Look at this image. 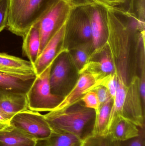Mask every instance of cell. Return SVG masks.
Masks as SVG:
<instances>
[{
  "instance_id": "1",
  "label": "cell",
  "mask_w": 145,
  "mask_h": 146,
  "mask_svg": "<svg viewBox=\"0 0 145 146\" xmlns=\"http://www.w3.org/2000/svg\"><path fill=\"white\" fill-rule=\"evenodd\" d=\"M135 33L125 24L113 26L109 29L106 43L109 44L110 54L117 80V89L113 102L111 118L122 117L129 88V65L130 40Z\"/></svg>"
},
{
  "instance_id": "2",
  "label": "cell",
  "mask_w": 145,
  "mask_h": 146,
  "mask_svg": "<svg viewBox=\"0 0 145 146\" xmlns=\"http://www.w3.org/2000/svg\"><path fill=\"white\" fill-rule=\"evenodd\" d=\"M96 113L78 102L64 110L44 115L54 132L74 135L83 141L94 135Z\"/></svg>"
},
{
  "instance_id": "3",
  "label": "cell",
  "mask_w": 145,
  "mask_h": 146,
  "mask_svg": "<svg viewBox=\"0 0 145 146\" xmlns=\"http://www.w3.org/2000/svg\"><path fill=\"white\" fill-rule=\"evenodd\" d=\"M57 0H9L7 27L23 37Z\"/></svg>"
},
{
  "instance_id": "4",
  "label": "cell",
  "mask_w": 145,
  "mask_h": 146,
  "mask_svg": "<svg viewBox=\"0 0 145 146\" xmlns=\"http://www.w3.org/2000/svg\"><path fill=\"white\" fill-rule=\"evenodd\" d=\"M52 64L36 76L26 93L28 110H30L37 112L52 111L64 98L62 95L54 94L51 92L49 75Z\"/></svg>"
},
{
  "instance_id": "5",
  "label": "cell",
  "mask_w": 145,
  "mask_h": 146,
  "mask_svg": "<svg viewBox=\"0 0 145 146\" xmlns=\"http://www.w3.org/2000/svg\"><path fill=\"white\" fill-rule=\"evenodd\" d=\"M10 123L11 127L37 141L46 140L54 133L44 115L29 110L16 114Z\"/></svg>"
},
{
  "instance_id": "6",
  "label": "cell",
  "mask_w": 145,
  "mask_h": 146,
  "mask_svg": "<svg viewBox=\"0 0 145 146\" xmlns=\"http://www.w3.org/2000/svg\"><path fill=\"white\" fill-rule=\"evenodd\" d=\"M72 8L63 0H57L37 22L41 39L39 55L51 38L65 24Z\"/></svg>"
},
{
  "instance_id": "7",
  "label": "cell",
  "mask_w": 145,
  "mask_h": 146,
  "mask_svg": "<svg viewBox=\"0 0 145 146\" xmlns=\"http://www.w3.org/2000/svg\"><path fill=\"white\" fill-rule=\"evenodd\" d=\"M84 7L90 21L92 46L94 51H98L102 44L106 42L108 36L107 6L95 3Z\"/></svg>"
},
{
  "instance_id": "8",
  "label": "cell",
  "mask_w": 145,
  "mask_h": 146,
  "mask_svg": "<svg viewBox=\"0 0 145 146\" xmlns=\"http://www.w3.org/2000/svg\"><path fill=\"white\" fill-rule=\"evenodd\" d=\"M70 36L83 43L91 42V25L84 6L73 8L71 11L66 23L65 37Z\"/></svg>"
},
{
  "instance_id": "9",
  "label": "cell",
  "mask_w": 145,
  "mask_h": 146,
  "mask_svg": "<svg viewBox=\"0 0 145 146\" xmlns=\"http://www.w3.org/2000/svg\"><path fill=\"white\" fill-rule=\"evenodd\" d=\"M80 73V76L74 87L64 97L61 103L53 110H64L78 102L85 94L96 86L98 80L102 77L99 74L87 69H82Z\"/></svg>"
},
{
  "instance_id": "10",
  "label": "cell",
  "mask_w": 145,
  "mask_h": 146,
  "mask_svg": "<svg viewBox=\"0 0 145 146\" xmlns=\"http://www.w3.org/2000/svg\"><path fill=\"white\" fill-rule=\"evenodd\" d=\"M65 31L66 23L51 38L39 55L33 66L37 76L40 75L48 68L60 54L68 50L61 46V43L64 40Z\"/></svg>"
},
{
  "instance_id": "11",
  "label": "cell",
  "mask_w": 145,
  "mask_h": 146,
  "mask_svg": "<svg viewBox=\"0 0 145 146\" xmlns=\"http://www.w3.org/2000/svg\"><path fill=\"white\" fill-rule=\"evenodd\" d=\"M28 110L25 94L14 92H0V112L9 120L21 111Z\"/></svg>"
},
{
  "instance_id": "12",
  "label": "cell",
  "mask_w": 145,
  "mask_h": 146,
  "mask_svg": "<svg viewBox=\"0 0 145 146\" xmlns=\"http://www.w3.org/2000/svg\"><path fill=\"white\" fill-rule=\"evenodd\" d=\"M67 51H64L60 54L51 66L49 84L51 92L54 94L60 95L62 86L69 74L70 64L65 54Z\"/></svg>"
},
{
  "instance_id": "13",
  "label": "cell",
  "mask_w": 145,
  "mask_h": 146,
  "mask_svg": "<svg viewBox=\"0 0 145 146\" xmlns=\"http://www.w3.org/2000/svg\"><path fill=\"white\" fill-rule=\"evenodd\" d=\"M37 76L19 75L0 71V92H14L26 94Z\"/></svg>"
},
{
  "instance_id": "14",
  "label": "cell",
  "mask_w": 145,
  "mask_h": 146,
  "mask_svg": "<svg viewBox=\"0 0 145 146\" xmlns=\"http://www.w3.org/2000/svg\"><path fill=\"white\" fill-rule=\"evenodd\" d=\"M140 129L134 123L121 116L113 118L109 125L108 133L115 140L124 142L138 136Z\"/></svg>"
},
{
  "instance_id": "15",
  "label": "cell",
  "mask_w": 145,
  "mask_h": 146,
  "mask_svg": "<svg viewBox=\"0 0 145 146\" xmlns=\"http://www.w3.org/2000/svg\"><path fill=\"white\" fill-rule=\"evenodd\" d=\"M0 71L19 75L35 74L34 66L30 61L5 53H0Z\"/></svg>"
},
{
  "instance_id": "16",
  "label": "cell",
  "mask_w": 145,
  "mask_h": 146,
  "mask_svg": "<svg viewBox=\"0 0 145 146\" xmlns=\"http://www.w3.org/2000/svg\"><path fill=\"white\" fill-rule=\"evenodd\" d=\"M22 51L34 66L39 56L41 39L37 23L32 26L23 37Z\"/></svg>"
},
{
  "instance_id": "17",
  "label": "cell",
  "mask_w": 145,
  "mask_h": 146,
  "mask_svg": "<svg viewBox=\"0 0 145 146\" xmlns=\"http://www.w3.org/2000/svg\"><path fill=\"white\" fill-rule=\"evenodd\" d=\"M37 142L12 127L0 131V146H16Z\"/></svg>"
},
{
  "instance_id": "18",
  "label": "cell",
  "mask_w": 145,
  "mask_h": 146,
  "mask_svg": "<svg viewBox=\"0 0 145 146\" xmlns=\"http://www.w3.org/2000/svg\"><path fill=\"white\" fill-rule=\"evenodd\" d=\"M112 105L113 100L110 98L100 107L96 112L94 135H105L108 134Z\"/></svg>"
},
{
  "instance_id": "19",
  "label": "cell",
  "mask_w": 145,
  "mask_h": 146,
  "mask_svg": "<svg viewBox=\"0 0 145 146\" xmlns=\"http://www.w3.org/2000/svg\"><path fill=\"white\" fill-rule=\"evenodd\" d=\"M43 141L42 146H81L83 141L71 134L54 132L49 139Z\"/></svg>"
},
{
  "instance_id": "20",
  "label": "cell",
  "mask_w": 145,
  "mask_h": 146,
  "mask_svg": "<svg viewBox=\"0 0 145 146\" xmlns=\"http://www.w3.org/2000/svg\"><path fill=\"white\" fill-rule=\"evenodd\" d=\"M92 66L98 69L97 73L105 76L114 72V66L110 52L105 51L102 54L98 61L93 62Z\"/></svg>"
},
{
  "instance_id": "21",
  "label": "cell",
  "mask_w": 145,
  "mask_h": 146,
  "mask_svg": "<svg viewBox=\"0 0 145 146\" xmlns=\"http://www.w3.org/2000/svg\"><path fill=\"white\" fill-rule=\"evenodd\" d=\"M75 49L73 56V61L75 66L79 72L87 64L88 59L89 51L92 42H84Z\"/></svg>"
},
{
  "instance_id": "22",
  "label": "cell",
  "mask_w": 145,
  "mask_h": 146,
  "mask_svg": "<svg viewBox=\"0 0 145 146\" xmlns=\"http://www.w3.org/2000/svg\"><path fill=\"white\" fill-rule=\"evenodd\" d=\"M81 146H121V143L108 134L105 135H92L85 140Z\"/></svg>"
},
{
  "instance_id": "23",
  "label": "cell",
  "mask_w": 145,
  "mask_h": 146,
  "mask_svg": "<svg viewBox=\"0 0 145 146\" xmlns=\"http://www.w3.org/2000/svg\"><path fill=\"white\" fill-rule=\"evenodd\" d=\"M99 86L104 87L108 90L113 102L115 98L117 86V78L115 72L100 78L96 87Z\"/></svg>"
},
{
  "instance_id": "24",
  "label": "cell",
  "mask_w": 145,
  "mask_h": 146,
  "mask_svg": "<svg viewBox=\"0 0 145 146\" xmlns=\"http://www.w3.org/2000/svg\"><path fill=\"white\" fill-rule=\"evenodd\" d=\"M128 10L133 12L141 21L145 22V0H129Z\"/></svg>"
},
{
  "instance_id": "25",
  "label": "cell",
  "mask_w": 145,
  "mask_h": 146,
  "mask_svg": "<svg viewBox=\"0 0 145 146\" xmlns=\"http://www.w3.org/2000/svg\"><path fill=\"white\" fill-rule=\"evenodd\" d=\"M81 99L87 108L94 110L96 112L99 109V102L96 92L94 91L87 92L83 95Z\"/></svg>"
},
{
  "instance_id": "26",
  "label": "cell",
  "mask_w": 145,
  "mask_h": 146,
  "mask_svg": "<svg viewBox=\"0 0 145 146\" xmlns=\"http://www.w3.org/2000/svg\"><path fill=\"white\" fill-rule=\"evenodd\" d=\"M145 48L143 46L142 50H141V78L139 79V92L142 101L143 108L145 110Z\"/></svg>"
},
{
  "instance_id": "27",
  "label": "cell",
  "mask_w": 145,
  "mask_h": 146,
  "mask_svg": "<svg viewBox=\"0 0 145 146\" xmlns=\"http://www.w3.org/2000/svg\"><path fill=\"white\" fill-rule=\"evenodd\" d=\"M9 0L0 2V32L7 27L8 18Z\"/></svg>"
},
{
  "instance_id": "28",
  "label": "cell",
  "mask_w": 145,
  "mask_h": 146,
  "mask_svg": "<svg viewBox=\"0 0 145 146\" xmlns=\"http://www.w3.org/2000/svg\"><path fill=\"white\" fill-rule=\"evenodd\" d=\"M139 129L138 136L129 140L121 142V146H145V128Z\"/></svg>"
},
{
  "instance_id": "29",
  "label": "cell",
  "mask_w": 145,
  "mask_h": 146,
  "mask_svg": "<svg viewBox=\"0 0 145 146\" xmlns=\"http://www.w3.org/2000/svg\"><path fill=\"white\" fill-rule=\"evenodd\" d=\"M92 91H94L98 96L99 102V109L104 103H105L110 98H111L109 91L104 87L100 86H97L94 87Z\"/></svg>"
},
{
  "instance_id": "30",
  "label": "cell",
  "mask_w": 145,
  "mask_h": 146,
  "mask_svg": "<svg viewBox=\"0 0 145 146\" xmlns=\"http://www.w3.org/2000/svg\"><path fill=\"white\" fill-rule=\"evenodd\" d=\"M72 8L87 6L96 3L94 0H63Z\"/></svg>"
},
{
  "instance_id": "31",
  "label": "cell",
  "mask_w": 145,
  "mask_h": 146,
  "mask_svg": "<svg viewBox=\"0 0 145 146\" xmlns=\"http://www.w3.org/2000/svg\"><path fill=\"white\" fill-rule=\"evenodd\" d=\"M10 121L0 112V131L7 129L11 127Z\"/></svg>"
},
{
  "instance_id": "32",
  "label": "cell",
  "mask_w": 145,
  "mask_h": 146,
  "mask_svg": "<svg viewBox=\"0 0 145 146\" xmlns=\"http://www.w3.org/2000/svg\"><path fill=\"white\" fill-rule=\"evenodd\" d=\"M96 3H99L107 7H118L120 6L119 0H94Z\"/></svg>"
},
{
  "instance_id": "33",
  "label": "cell",
  "mask_w": 145,
  "mask_h": 146,
  "mask_svg": "<svg viewBox=\"0 0 145 146\" xmlns=\"http://www.w3.org/2000/svg\"><path fill=\"white\" fill-rule=\"evenodd\" d=\"M119 1L120 5H121L122 4H125V3H128V2H129V0H119Z\"/></svg>"
},
{
  "instance_id": "34",
  "label": "cell",
  "mask_w": 145,
  "mask_h": 146,
  "mask_svg": "<svg viewBox=\"0 0 145 146\" xmlns=\"http://www.w3.org/2000/svg\"><path fill=\"white\" fill-rule=\"evenodd\" d=\"M37 145V143H34V144H28V145H21L16 146H36Z\"/></svg>"
},
{
  "instance_id": "35",
  "label": "cell",
  "mask_w": 145,
  "mask_h": 146,
  "mask_svg": "<svg viewBox=\"0 0 145 146\" xmlns=\"http://www.w3.org/2000/svg\"><path fill=\"white\" fill-rule=\"evenodd\" d=\"M1 1H2V0H0V2H1Z\"/></svg>"
}]
</instances>
